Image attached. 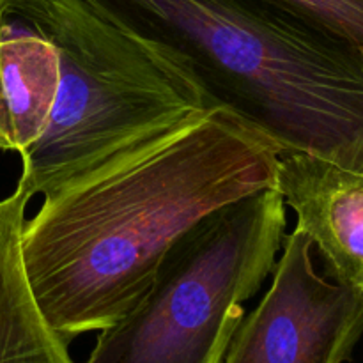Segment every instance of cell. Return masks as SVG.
I'll list each match as a JSON object with an SVG mask.
<instances>
[{
    "instance_id": "cell-1",
    "label": "cell",
    "mask_w": 363,
    "mask_h": 363,
    "mask_svg": "<svg viewBox=\"0 0 363 363\" xmlns=\"http://www.w3.org/2000/svg\"><path fill=\"white\" fill-rule=\"evenodd\" d=\"M279 160L269 138L209 106L43 195L21 248L46 321L67 344L116 325L191 227L275 188Z\"/></svg>"
},
{
    "instance_id": "cell-2",
    "label": "cell",
    "mask_w": 363,
    "mask_h": 363,
    "mask_svg": "<svg viewBox=\"0 0 363 363\" xmlns=\"http://www.w3.org/2000/svg\"><path fill=\"white\" fill-rule=\"evenodd\" d=\"M162 50L282 155L363 138V59L266 0H85Z\"/></svg>"
},
{
    "instance_id": "cell-3",
    "label": "cell",
    "mask_w": 363,
    "mask_h": 363,
    "mask_svg": "<svg viewBox=\"0 0 363 363\" xmlns=\"http://www.w3.org/2000/svg\"><path fill=\"white\" fill-rule=\"evenodd\" d=\"M53 45L59 91L18 184L46 195L116 152L209 108L176 60L85 0H0Z\"/></svg>"
},
{
    "instance_id": "cell-4",
    "label": "cell",
    "mask_w": 363,
    "mask_h": 363,
    "mask_svg": "<svg viewBox=\"0 0 363 363\" xmlns=\"http://www.w3.org/2000/svg\"><path fill=\"white\" fill-rule=\"evenodd\" d=\"M277 188L216 209L167 252L138 303L99 332L85 363H222L286 238Z\"/></svg>"
},
{
    "instance_id": "cell-5",
    "label": "cell",
    "mask_w": 363,
    "mask_h": 363,
    "mask_svg": "<svg viewBox=\"0 0 363 363\" xmlns=\"http://www.w3.org/2000/svg\"><path fill=\"white\" fill-rule=\"evenodd\" d=\"M314 245L286 234L273 282L222 363H346L363 335V291L319 275Z\"/></svg>"
},
{
    "instance_id": "cell-6",
    "label": "cell",
    "mask_w": 363,
    "mask_h": 363,
    "mask_svg": "<svg viewBox=\"0 0 363 363\" xmlns=\"http://www.w3.org/2000/svg\"><path fill=\"white\" fill-rule=\"evenodd\" d=\"M275 188L333 282L363 291V138L330 151L282 155Z\"/></svg>"
},
{
    "instance_id": "cell-7",
    "label": "cell",
    "mask_w": 363,
    "mask_h": 363,
    "mask_svg": "<svg viewBox=\"0 0 363 363\" xmlns=\"http://www.w3.org/2000/svg\"><path fill=\"white\" fill-rule=\"evenodd\" d=\"M59 78L52 43L20 14L0 6V149L21 155L41 138Z\"/></svg>"
},
{
    "instance_id": "cell-8",
    "label": "cell",
    "mask_w": 363,
    "mask_h": 363,
    "mask_svg": "<svg viewBox=\"0 0 363 363\" xmlns=\"http://www.w3.org/2000/svg\"><path fill=\"white\" fill-rule=\"evenodd\" d=\"M30 199L21 184L0 199V363H73L67 342L43 315L25 269L21 240Z\"/></svg>"
},
{
    "instance_id": "cell-9",
    "label": "cell",
    "mask_w": 363,
    "mask_h": 363,
    "mask_svg": "<svg viewBox=\"0 0 363 363\" xmlns=\"http://www.w3.org/2000/svg\"><path fill=\"white\" fill-rule=\"evenodd\" d=\"M363 52V0H266Z\"/></svg>"
},
{
    "instance_id": "cell-10",
    "label": "cell",
    "mask_w": 363,
    "mask_h": 363,
    "mask_svg": "<svg viewBox=\"0 0 363 363\" xmlns=\"http://www.w3.org/2000/svg\"><path fill=\"white\" fill-rule=\"evenodd\" d=\"M362 59H363V52H362Z\"/></svg>"
}]
</instances>
